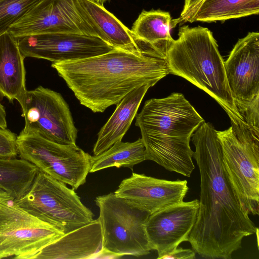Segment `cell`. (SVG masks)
I'll return each mask as SVG.
<instances>
[{
	"label": "cell",
	"mask_w": 259,
	"mask_h": 259,
	"mask_svg": "<svg viewBox=\"0 0 259 259\" xmlns=\"http://www.w3.org/2000/svg\"><path fill=\"white\" fill-rule=\"evenodd\" d=\"M188 189L186 180L168 181L133 172L121 181L114 193L151 214L183 201Z\"/></svg>",
	"instance_id": "15"
},
{
	"label": "cell",
	"mask_w": 259,
	"mask_h": 259,
	"mask_svg": "<svg viewBox=\"0 0 259 259\" xmlns=\"http://www.w3.org/2000/svg\"><path fill=\"white\" fill-rule=\"evenodd\" d=\"M151 87L150 84H145L135 89L117 105L114 112L98 134L93 148L94 155L100 154L122 140L136 116L144 97Z\"/></svg>",
	"instance_id": "19"
},
{
	"label": "cell",
	"mask_w": 259,
	"mask_h": 259,
	"mask_svg": "<svg viewBox=\"0 0 259 259\" xmlns=\"http://www.w3.org/2000/svg\"><path fill=\"white\" fill-rule=\"evenodd\" d=\"M200 177L196 219L188 241L206 258L229 259L257 228L241 206L225 168L217 131L203 122L192 135Z\"/></svg>",
	"instance_id": "1"
},
{
	"label": "cell",
	"mask_w": 259,
	"mask_h": 259,
	"mask_svg": "<svg viewBox=\"0 0 259 259\" xmlns=\"http://www.w3.org/2000/svg\"><path fill=\"white\" fill-rule=\"evenodd\" d=\"M202 0H184V6L180 17V23H184L191 12Z\"/></svg>",
	"instance_id": "27"
},
{
	"label": "cell",
	"mask_w": 259,
	"mask_h": 259,
	"mask_svg": "<svg viewBox=\"0 0 259 259\" xmlns=\"http://www.w3.org/2000/svg\"><path fill=\"white\" fill-rule=\"evenodd\" d=\"M199 200L182 201L149 215L146 232L152 250L157 251V258L188 241L195 224Z\"/></svg>",
	"instance_id": "14"
},
{
	"label": "cell",
	"mask_w": 259,
	"mask_h": 259,
	"mask_svg": "<svg viewBox=\"0 0 259 259\" xmlns=\"http://www.w3.org/2000/svg\"><path fill=\"white\" fill-rule=\"evenodd\" d=\"M5 107L0 103V127L7 128V121Z\"/></svg>",
	"instance_id": "29"
},
{
	"label": "cell",
	"mask_w": 259,
	"mask_h": 259,
	"mask_svg": "<svg viewBox=\"0 0 259 259\" xmlns=\"http://www.w3.org/2000/svg\"><path fill=\"white\" fill-rule=\"evenodd\" d=\"M223 161L240 203L248 214L259 213V139L250 133L235 134L232 126L217 131Z\"/></svg>",
	"instance_id": "9"
},
{
	"label": "cell",
	"mask_w": 259,
	"mask_h": 259,
	"mask_svg": "<svg viewBox=\"0 0 259 259\" xmlns=\"http://www.w3.org/2000/svg\"><path fill=\"white\" fill-rule=\"evenodd\" d=\"M25 58L17 38L8 32L0 36V96L10 102L26 90Z\"/></svg>",
	"instance_id": "20"
},
{
	"label": "cell",
	"mask_w": 259,
	"mask_h": 259,
	"mask_svg": "<svg viewBox=\"0 0 259 259\" xmlns=\"http://www.w3.org/2000/svg\"><path fill=\"white\" fill-rule=\"evenodd\" d=\"M180 23L170 14L161 10L143 11L135 21L131 31L141 48L166 58L167 52L174 41L170 30Z\"/></svg>",
	"instance_id": "18"
},
{
	"label": "cell",
	"mask_w": 259,
	"mask_h": 259,
	"mask_svg": "<svg viewBox=\"0 0 259 259\" xmlns=\"http://www.w3.org/2000/svg\"><path fill=\"white\" fill-rule=\"evenodd\" d=\"M4 191H5V190H4L3 189H2V188H0V194L1 193H2L3 192H4Z\"/></svg>",
	"instance_id": "31"
},
{
	"label": "cell",
	"mask_w": 259,
	"mask_h": 259,
	"mask_svg": "<svg viewBox=\"0 0 259 259\" xmlns=\"http://www.w3.org/2000/svg\"><path fill=\"white\" fill-rule=\"evenodd\" d=\"M122 255L110 251L103 248L93 257L94 258H119Z\"/></svg>",
	"instance_id": "28"
},
{
	"label": "cell",
	"mask_w": 259,
	"mask_h": 259,
	"mask_svg": "<svg viewBox=\"0 0 259 259\" xmlns=\"http://www.w3.org/2000/svg\"><path fill=\"white\" fill-rule=\"evenodd\" d=\"M136 116L146 160L190 177L195 168L191 138L204 120L184 96L173 93L148 100Z\"/></svg>",
	"instance_id": "3"
},
{
	"label": "cell",
	"mask_w": 259,
	"mask_h": 259,
	"mask_svg": "<svg viewBox=\"0 0 259 259\" xmlns=\"http://www.w3.org/2000/svg\"><path fill=\"white\" fill-rule=\"evenodd\" d=\"M103 247L101 223L98 219L64 233L44 248L37 259H93Z\"/></svg>",
	"instance_id": "16"
},
{
	"label": "cell",
	"mask_w": 259,
	"mask_h": 259,
	"mask_svg": "<svg viewBox=\"0 0 259 259\" xmlns=\"http://www.w3.org/2000/svg\"><path fill=\"white\" fill-rule=\"evenodd\" d=\"M17 40L25 58L42 59L52 63L89 58L115 49L97 36L76 33H41Z\"/></svg>",
	"instance_id": "12"
},
{
	"label": "cell",
	"mask_w": 259,
	"mask_h": 259,
	"mask_svg": "<svg viewBox=\"0 0 259 259\" xmlns=\"http://www.w3.org/2000/svg\"><path fill=\"white\" fill-rule=\"evenodd\" d=\"M8 32L17 38L58 32L97 36L81 14L77 0H39Z\"/></svg>",
	"instance_id": "11"
},
{
	"label": "cell",
	"mask_w": 259,
	"mask_h": 259,
	"mask_svg": "<svg viewBox=\"0 0 259 259\" xmlns=\"http://www.w3.org/2000/svg\"><path fill=\"white\" fill-rule=\"evenodd\" d=\"M51 66L80 103L94 113L104 112L135 89L153 86L169 74L165 57L117 49L84 59L52 63Z\"/></svg>",
	"instance_id": "2"
},
{
	"label": "cell",
	"mask_w": 259,
	"mask_h": 259,
	"mask_svg": "<svg viewBox=\"0 0 259 259\" xmlns=\"http://www.w3.org/2000/svg\"><path fill=\"white\" fill-rule=\"evenodd\" d=\"M196 252L192 249L177 248L162 255L160 259H194Z\"/></svg>",
	"instance_id": "26"
},
{
	"label": "cell",
	"mask_w": 259,
	"mask_h": 259,
	"mask_svg": "<svg viewBox=\"0 0 259 259\" xmlns=\"http://www.w3.org/2000/svg\"><path fill=\"white\" fill-rule=\"evenodd\" d=\"M19 157L55 179L76 190L86 182L91 155L76 144H62L37 134L17 137Z\"/></svg>",
	"instance_id": "8"
},
{
	"label": "cell",
	"mask_w": 259,
	"mask_h": 259,
	"mask_svg": "<svg viewBox=\"0 0 259 259\" xmlns=\"http://www.w3.org/2000/svg\"><path fill=\"white\" fill-rule=\"evenodd\" d=\"M146 160V150L141 138L133 142H117L106 151L91 156L90 172L107 168L128 167Z\"/></svg>",
	"instance_id": "22"
},
{
	"label": "cell",
	"mask_w": 259,
	"mask_h": 259,
	"mask_svg": "<svg viewBox=\"0 0 259 259\" xmlns=\"http://www.w3.org/2000/svg\"><path fill=\"white\" fill-rule=\"evenodd\" d=\"M103 247L124 255L140 257L152 250L146 232L150 214L117 197L114 193L97 197Z\"/></svg>",
	"instance_id": "7"
},
{
	"label": "cell",
	"mask_w": 259,
	"mask_h": 259,
	"mask_svg": "<svg viewBox=\"0 0 259 259\" xmlns=\"http://www.w3.org/2000/svg\"><path fill=\"white\" fill-rule=\"evenodd\" d=\"M77 1L81 14L98 37L115 49L134 53L144 51L140 47L131 30L104 6L91 0Z\"/></svg>",
	"instance_id": "17"
},
{
	"label": "cell",
	"mask_w": 259,
	"mask_h": 259,
	"mask_svg": "<svg viewBox=\"0 0 259 259\" xmlns=\"http://www.w3.org/2000/svg\"><path fill=\"white\" fill-rule=\"evenodd\" d=\"M169 73L181 76L212 97L228 115L232 127L247 123L232 97L224 61L212 33L206 27L184 25L166 53Z\"/></svg>",
	"instance_id": "4"
},
{
	"label": "cell",
	"mask_w": 259,
	"mask_h": 259,
	"mask_svg": "<svg viewBox=\"0 0 259 259\" xmlns=\"http://www.w3.org/2000/svg\"><path fill=\"white\" fill-rule=\"evenodd\" d=\"M224 67L232 97L242 116L259 102V33L250 32L239 39Z\"/></svg>",
	"instance_id": "13"
},
{
	"label": "cell",
	"mask_w": 259,
	"mask_h": 259,
	"mask_svg": "<svg viewBox=\"0 0 259 259\" xmlns=\"http://www.w3.org/2000/svg\"><path fill=\"white\" fill-rule=\"evenodd\" d=\"M17 137L9 129L0 127V158H14L18 156Z\"/></svg>",
	"instance_id": "25"
},
{
	"label": "cell",
	"mask_w": 259,
	"mask_h": 259,
	"mask_svg": "<svg viewBox=\"0 0 259 259\" xmlns=\"http://www.w3.org/2000/svg\"><path fill=\"white\" fill-rule=\"evenodd\" d=\"M38 168L21 158H0V188L16 200L30 187Z\"/></svg>",
	"instance_id": "23"
},
{
	"label": "cell",
	"mask_w": 259,
	"mask_h": 259,
	"mask_svg": "<svg viewBox=\"0 0 259 259\" xmlns=\"http://www.w3.org/2000/svg\"><path fill=\"white\" fill-rule=\"evenodd\" d=\"M14 201L29 213L64 233L94 220L93 213L82 203L74 190L40 170L27 191Z\"/></svg>",
	"instance_id": "5"
},
{
	"label": "cell",
	"mask_w": 259,
	"mask_h": 259,
	"mask_svg": "<svg viewBox=\"0 0 259 259\" xmlns=\"http://www.w3.org/2000/svg\"><path fill=\"white\" fill-rule=\"evenodd\" d=\"M25 125L21 134H37L62 144H76L77 130L69 107L62 95L39 86L26 90L16 100Z\"/></svg>",
	"instance_id": "10"
},
{
	"label": "cell",
	"mask_w": 259,
	"mask_h": 259,
	"mask_svg": "<svg viewBox=\"0 0 259 259\" xmlns=\"http://www.w3.org/2000/svg\"><path fill=\"white\" fill-rule=\"evenodd\" d=\"M258 13L259 0H202L185 22L224 21Z\"/></svg>",
	"instance_id": "21"
},
{
	"label": "cell",
	"mask_w": 259,
	"mask_h": 259,
	"mask_svg": "<svg viewBox=\"0 0 259 259\" xmlns=\"http://www.w3.org/2000/svg\"><path fill=\"white\" fill-rule=\"evenodd\" d=\"M91 1H93L94 2L97 3V4H99L101 6H104V4L106 2H107L110 0H91Z\"/></svg>",
	"instance_id": "30"
},
{
	"label": "cell",
	"mask_w": 259,
	"mask_h": 259,
	"mask_svg": "<svg viewBox=\"0 0 259 259\" xmlns=\"http://www.w3.org/2000/svg\"><path fill=\"white\" fill-rule=\"evenodd\" d=\"M39 0H0V36Z\"/></svg>",
	"instance_id": "24"
},
{
	"label": "cell",
	"mask_w": 259,
	"mask_h": 259,
	"mask_svg": "<svg viewBox=\"0 0 259 259\" xmlns=\"http://www.w3.org/2000/svg\"><path fill=\"white\" fill-rule=\"evenodd\" d=\"M64 234L18 206L7 192L0 194V258H35Z\"/></svg>",
	"instance_id": "6"
}]
</instances>
